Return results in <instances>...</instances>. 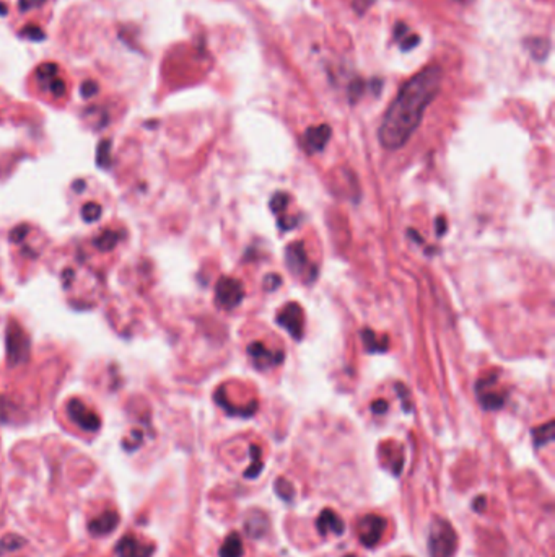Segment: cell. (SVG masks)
Segmentation results:
<instances>
[{
	"mask_svg": "<svg viewBox=\"0 0 555 557\" xmlns=\"http://www.w3.org/2000/svg\"><path fill=\"white\" fill-rule=\"evenodd\" d=\"M346 557H357L355 554H348V556H346Z\"/></svg>",
	"mask_w": 555,
	"mask_h": 557,
	"instance_id": "8d00e7d4",
	"label": "cell"
},
{
	"mask_svg": "<svg viewBox=\"0 0 555 557\" xmlns=\"http://www.w3.org/2000/svg\"><path fill=\"white\" fill-rule=\"evenodd\" d=\"M118 525H119L118 512L106 510L103 512L101 515L95 516V518L88 523V531L90 534H93V536L96 538L106 536V534L113 533L114 529L118 528Z\"/></svg>",
	"mask_w": 555,
	"mask_h": 557,
	"instance_id": "9a60e30c",
	"label": "cell"
},
{
	"mask_svg": "<svg viewBox=\"0 0 555 557\" xmlns=\"http://www.w3.org/2000/svg\"><path fill=\"white\" fill-rule=\"evenodd\" d=\"M461 2H464V0H461Z\"/></svg>",
	"mask_w": 555,
	"mask_h": 557,
	"instance_id": "74e56055",
	"label": "cell"
},
{
	"mask_svg": "<svg viewBox=\"0 0 555 557\" xmlns=\"http://www.w3.org/2000/svg\"><path fill=\"white\" fill-rule=\"evenodd\" d=\"M28 349H30L28 338H26L23 330H21L18 325L10 326V330H8V334H7L8 358L15 363L25 362L26 357H28Z\"/></svg>",
	"mask_w": 555,
	"mask_h": 557,
	"instance_id": "7c38bea8",
	"label": "cell"
},
{
	"mask_svg": "<svg viewBox=\"0 0 555 557\" xmlns=\"http://www.w3.org/2000/svg\"><path fill=\"white\" fill-rule=\"evenodd\" d=\"M407 33V25L406 23H397L396 25V30H394V38L397 39V41H401L402 38H404V34Z\"/></svg>",
	"mask_w": 555,
	"mask_h": 557,
	"instance_id": "e575fe53",
	"label": "cell"
},
{
	"mask_svg": "<svg viewBox=\"0 0 555 557\" xmlns=\"http://www.w3.org/2000/svg\"><path fill=\"white\" fill-rule=\"evenodd\" d=\"M277 323H279L282 327H285L293 339L300 341L303 338L304 331L303 310L297 302L286 303L285 307L280 310L279 314H277Z\"/></svg>",
	"mask_w": 555,
	"mask_h": 557,
	"instance_id": "ba28073f",
	"label": "cell"
},
{
	"mask_svg": "<svg viewBox=\"0 0 555 557\" xmlns=\"http://www.w3.org/2000/svg\"><path fill=\"white\" fill-rule=\"evenodd\" d=\"M243 284L235 277H222L215 287V302L223 310H233L243 302Z\"/></svg>",
	"mask_w": 555,
	"mask_h": 557,
	"instance_id": "3957f363",
	"label": "cell"
},
{
	"mask_svg": "<svg viewBox=\"0 0 555 557\" xmlns=\"http://www.w3.org/2000/svg\"><path fill=\"white\" fill-rule=\"evenodd\" d=\"M435 225H437V235L438 236H443L446 233V230H448V222H446V217H438L437 219V222H435Z\"/></svg>",
	"mask_w": 555,
	"mask_h": 557,
	"instance_id": "836d02e7",
	"label": "cell"
},
{
	"mask_svg": "<svg viewBox=\"0 0 555 557\" xmlns=\"http://www.w3.org/2000/svg\"><path fill=\"white\" fill-rule=\"evenodd\" d=\"M285 263L289 271L295 274V276L306 274V277L310 278V281H315L317 276V269L310 264V259H308L306 256V250H304L303 241H295V243L286 246Z\"/></svg>",
	"mask_w": 555,
	"mask_h": 557,
	"instance_id": "5b68a950",
	"label": "cell"
},
{
	"mask_svg": "<svg viewBox=\"0 0 555 557\" xmlns=\"http://www.w3.org/2000/svg\"><path fill=\"white\" fill-rule=\"evenodd\" d=\"M249 456H251V465L249 468L244 471V478L246 479H256L261 476L264 469V463H262V450L259 445H251L249 447Z\"/></svg>",
	"mask_w": 555,
	"mask_h": 557,
	"instance_id": "44dd1931",
	"label": "cell"
},
{
	"mask_svg": "<svg viewBox=\"0 0 555 557\" xmlns=\"http://www.w3.org/2000/svg\"><path fill=\"white\" fill-rule=\"evenodd\" d=\"M396 392L399 394L401 399H402V407H404L406 412L410 411V404H409V389L406 388L402 383H397L396 385Z\"/></svg>",
	"mask_w": 555,
	"mask_h": 557,
	"instance_id": "f546056e",
	"label": "cell"
},
{
	"mask_svg": "<svg viewBox=\"0 0 555 557\" xmlns=\"http://www.w3.org/2000/svg\"><path fill=\"white\" fill-rule=\"evenodd\" d=\"M248 354L253 365L258 368V370H266V368L277 367L279 363L284 362V352L282 350H277V352H272L269 350L262 343H253L248 347Z\"/></svg>",
	"mask_w": 555,
	"mask_h": 557,
	"instance_id": "8fae6325",
	"label": "cell"
},
{
	"mask_svg": "<svg viewBox=\"0 0 555 557\" xmlns=\"http://www.w3.org/2000/svg\"><path fill=\"white\" fill-rule=\"evenodd\" d=\"M485 507H487V497L479 496L472 500V510L477 512V514H482V512L485 510Z\"/></svg>",
	"mask_w": 555,
	"mask_h": 557,
	"instance_id": "d6a6232c",
	"label": "cell"
},
{
	"mask_svg": "<svg viewBox=\"0 0 555 557\" xmlns=\"http://www.w3.org/2000/svg\"><path fill=\"white\" fill-rule=\"evenodd\" d=\"M419 43H420L419 34L406 36V38L401 39V49H402V51H410V49H414L415 46H419Z\"/></svg>",
	"mask_w": 555,
	"mask_h": 557,
	"instance_id": "f1b7e54d",
	"label": "cell"
},
{
	"mask_svg": "<svg viewBox=\"0 0 555 557\" xmlns=\"http://www.w3.org/2000/svg\"><path fill=\"white\" fill-rule=\"evenodd\" d=\"M282 284V278L279 274H269V276L264 277V289L269 292H274L275 289H279Z\"/></svg>",
	"mask_w": 555,
	"mask_h": 557,
	"instance_id": "4316f807",
	"label": "cell"
},
{
	"mask_svg": "<svg viewBox=\"0 0 555 557\" xmlns=\"http://www.w3.org/2000/svg\"><path fill=\"white\" fill-rule=\"evenodd\" d=\"M554 435H555V424L554 421L545 422V424L536 427L532 429V442H534V447H545L550 442H554Z\"/></svg>",
	"mask_w": 555,
	"mask_h": 557,
	"instance_id": "7402d4cb",
	"label": "cell"
},
{
	"mask_svg": "<svg viewBox=\"0 0 555 557\" xmlns=\"http://www.w3.org/2000/svg\"><path fill=\"white\" fill-rule=\"evenodd\" d=\"M96 85L93 83V82H87V83H83V87H82V93H83V97H92L93 93L96 92Z\"/></svg>",
	"mask_w": 555,
	"mask_h": 557,
	"instance_id": "d590c367",
	"label": "cell"
},
{
	"mask_svg": "<svg viewBox=\"0 0 555 557\" xmlns=\"http://www.w3.org/2000/svg\"><path fill=\"white\" fill-rule=\"evenodd\" d=\"M496 380H499V374H496V372H492V374H487L485 376H482L481 380H477L476 383L477 399L485 411L500 409V407H503L505 399H507L503 393L494 392Z\"/></svg>",
	"mask_w": 555,
	"mask_h": 557,
	"instance_id": "277c9868",
	"label": "cell"
},
{
	"mask_svg": "<svg viewBox=\"0 0 555 557\" xmlns=\"http://www.w3.org/2000/svg\"><path fill=\"white\" fill-rule=\"evenodd\" d=\"M290 204V196L286 192H275L271 199V209L272 212L275 214L277 223H279V228L284 232L292 230V228L297 227L298 220L295 217H289L286 215V207Z\"/></svg>",
	"mask_w": 555,
	"mask_h": 557,
	"instance_id": "5bb4252c",
	"label": "cell"
},
{
	"mask_svg": "<svg viewBox=\"0 0 555 557\" xmlns=\"http://www.w3.org/2000/svg\"><path fill=\"white\" fill-rule=\"evenodd\" d=\"M428 556L453 557L458 549V534L453 525L441 516H435L428 529Z\"/></svg>",
	"mask_w": 555,
	"mask_h": 557,
	"instance_id": "7a4b0ae2",
	"label": "cell"
},
{
	"mask_svg": "<svg viewBox=\"0 0 555 557\" xmlns=\"http://www.w3.org/2000/svg\"><path fill=\"white\" fill-rule=\"evenodd\" d=\"M36 80L46 92L51 93L54 98H62L67 93L65 80L61 77L59 67L54 62H44L36 69Z\"/></svg>",
	"mask_w": 555,
	"mask_h": 557,
	"instance_id": "52a82bcc",
	"label": "cell"
},
{
	"mask_svg": "<svg viewBox=\"0 0 555 557\" xmlns=\"http://www.w3.org/2000/svg\"><path fill=\"white\" fill-rule=\"evenodd\" d=\"M155 552V546L143 543L134 534H125L118 545H116V554L118 557H151Z\"/></svg>",
	"mask_w": 555,
	"mask_h": 557,
	"instance_id": "4fadbf2b",
	"label": "cell"
},
{
	"mask_svg": "<svg viewBox=\"0 0 555 557\" xmlns=\"http://www.w3.org/2000/svg\"><path fill=\"white\" fill-rule=\"evenodd\" d=\"M386 411H388V403L384 401V399H378V401H375L373 404H371V412H375V414L381 416Z\"/></svg>",
	"mask_w": 555,
	"mask_h": 557,
	"instance_id": "1f68e13d",
	"label": "cell"
},
{
	"mask_svg": "<svg viewBox=\"0 0 555 557\" xmlns=\"http://www.w3.org/2000/svg\"><path fill=\"white\" fill-rule=\"evenodd\" d=\"M118 240H119L118 233L106 232V233H103L100 238H98V240L95 241V245L100 250H111V248H114V245L118 243Z\"/></svg>",
	"mask_w": 555,
	"mask_h": 557,
	"instance_id": "484cf974",
	"label": "cell"
},
{
	"mask_svg": "<svg viewBox=\"0 0 555 557\" xmlns=\"http://www.w3.org/2000/svg\"><path fill=\"white\" fill-rule=\"evenodd\" d=\"M371 3H373V0H352L353 10H355L358 15H364V13L370 8Z\"/></svg>",
	"mask_w": 555,
	"mask_h": 557,
	"instance_id": "4dcf8cb0",
	"label": "cell"
},
{
	"mask_svg": "<svg viewBox=\"0 0 555 557\" xmlns=\"http://www.w3.org/2000/svg\"><path fill=\"white\" fill-rule=\"evenodd\" d=\"M83 217L85 220H96L101 214V207L98 204H87L83 207Z\"/></svg>",
	"mask_w": 555,
	"mask_h": 557,
	"instance_id": "83f0119b",
	"label": "cell"
},
{
	"mask_svg": "<svg viewBox=\"0 0 555 557\" xmlns=\"http://www.w3.org/2000/svg\"><path fill=\"white\" fill-rule=\"evenodd\" d=\"M274 491L277 496H279L282 500L285 502H292L295 497V487L290 480H286L285 478H277L274 483Z\"/></svg>",
	"mask_w": 555,
	"mask_h": 557,
	"instance_id": "cb8c5ba5",
	"label": "cell"
},
{
	"mask_svg": "<svg viewBox=\"0 0 555 557\" xmlns=\"http://www.w3.org/2000/svg\"><path fill=\"white\" fill-rule=\"evenodd\" d=\"M365 92V82L362 79H355L352 80L350 85H348V101L352 103V105H355V103L360 100V97L364 95Z\"/></svg>",
	"mask_w": 555,
	"mask_h": 557,
	"instance_id": "d4e9b609",
	"label": "cell"
},
{
	"mask_svg": "<svg viewBox=\"0 0 555 557\" xmlns=\"http://www.w3.org/2000/svg\"><path fill=\"white\" fill-rule=\"evenodd\" d=\"M441 82V67L432 64L402 85L384 113L378 131L379 143L386 150H399L410 141L422 123L425 110L440 93Z\"/></svg>",
	"mask_w": 555,
	"mask_h": 557,
	"instance_id": "6da1fadb",
	"label": "cell"
},
{
	"mask_svg": "<svg viewBox=\"0 0 555 557\" xmlns=\"http://www.w3.org/2000/svg\"><path fill=\"white\" fill-rule=\"evenodd\" d=\"M384 529H386V520L379 515H365L358 522V541L366 549H371L381 541Z\"/></svg>",
	"mask_w": 555,
	"mask_h": 557,
	"instance_id": "8992f818",
	"label": "cell"
},
{
	"mask_svg": "<svg viewBox=\"0 0 555 557\" xmlns=\"http://www.w3.org/2000/svg\"><path fill=\"white\" fill-rule=\"evenodd\" d=\"M244 531L251 540H259L269 531V516L262 510L253 509L244 518Z\"/></svg>",
	"mask_w": 555,
	"mask_h": 557,
	"instance_id": "2e32d148",
	"label": "cell"
},
{
	"mask_svg": "<svg viewBox=\"0 0 555 557\" xmlns=\"http://www.w3.org/2000/svg\"><path fill=\"white\" fill-rule=\"evenodd\" d=\"M360 336H362V341H364L365 349L368 350L370 354H381V352H384V350H388V338H386V336H381V338H378V336H376V332L368 330V327L362 330Z\"/></svg>",
	"mask_w": 555,
	"mask_h": 557,
	"instance_id": "d6986e66",
	"label": "cell"
},
{
	"mask_svg": "<svg viewBox=\"0 0 555 557\" xmlns=\"http://www.w3.org/2000/svg\"><path fill=\"white\" fill-rule=\"evenodd\" d=\"M331 136H333V129H331V125L328 124L311 125V128H308L302 137V145L304 148V152L310 155L320 154V152L324 150V147L328 145Z\"/></svg>",
	"mask_w": 555,
	"mask_h": 557,
	"instance_id": "30bf717a",
	"label": "cell"
},
{
	"mask_svg": "<svg viewBox=\"0 0 555 557\" xmlns=\"http://www.w3.org/2000/svg\"><path fill=\"white\" fill-rule=\"evenodd\" d=\"M67 412H69V417L72 421L77 424L80 429L85 430V432H96L100 429L101 421L95 412L92 409H88L87 406L78 399H70L69 404H67Z\"/></svg>",
	"mask_w": 555,
	"mask_h": 557,
	"instance_id": "9c48e42d",
	"label": "cell"
},
{
	"mask_svg": "<svg viewBox=\"0 0 555 557\" xmlns=\"http://www.w3.org/2000/svg\"><path fill=\"white\" fill-rule=\"evenodd\" d=\"M23 546H26V540L20 534H7L0 540V556L7 554V552H15Z\"/></svg>",
	"mask_w": 555,
	"mask_h": 557,
	"instance_id": "603a6c76",
	"label": "cell"
},
{
	"mask_svg": "<svg viewBox=\"0 0 555 557\" xmlns=\"http://www.w3.org/2000/svg\"><path fill=\"white\" fill-rule=\"evenodd\" d=\"M525 46L530 49L531 56L534 57L536 61L543 62L547 59L549 51H550V41L547 38H541V36H536V38H530L525 41Z\"/></svg>",
	"mask_w": 555,
	"mask_h": 557,
	"instance_id": "ffe728a7",
	"label": "cell"
},
{
	"mask_svg": "<svg viewBox=\"0 0 555 557\" xmlns=\"http://www.w3.org/2000/svg\"><path fill=\"white\" fill-rule=\"evenodd\" d=\"M316 529L321 536H326V534L334 533L335 536H340L346 531V525H344L342 518L333 512L331 509H324L317 516L316 520Z\"/></svg>",
	"mask_w": 555,
	"mask_h": 557,
	"instance_id": "e0dca14e",
	"label": "cell"
},
{
	"mask_svg": "<svg viewBox=\"0 0 555 557\" xmlns=\"http://www.w3.org/2000/svg\"><path fill=\"white\" fill-rule=\"evenodd\" d=\"M218 556L220 557H243L244 556V547L243 541H241V536L236 531H233L228 534L223 541V545L218 551Z\"/></svg>",
	"mask_w": 555,
	"mask_h": 557,
	"instance_id": "ac0fdd59",
	"label": "cell"
}]
</instances>
